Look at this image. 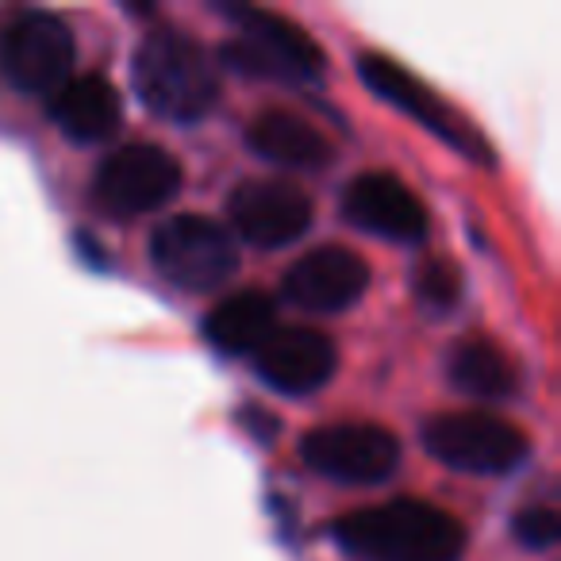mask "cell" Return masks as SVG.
Instances as JSON below:
<instances>
[{
    "label": "cell",
    "instance_id": "2e32d148",
    "mask_svg": "<svg viewBox=\"0 0 561 561\" xmlns=\"http://www.w3.org/2000/svg\"><path fill=\"white\" fill-rule=\"evenodd\" d=\"M201 331L219 354L231 358L257 354V346L277 331V300L265 297L262 289H239L204 316Z\"/></svg>",
    "mask_w": 561,
    "mask_h": 561
},
{
    "label": "cell",
    "instance_id": "7c38bea8",
    "mask_svg": "<svg viewBox=\"0 0 561 561\" xmlns=\"http://www.w3.org/2000/svg\"><path fill=\"white\" fill-rule=\"evenodd\" d=\"M343 216L351 219L358 231L377 234V239L400 242V247H415L427 239L431 216L423 201L397 178V173H358L343 193Z\"/></svg>",
    "mask_w": 561,
    "mask_h": 561
},
{
    "label": "cell",
    "instance_id": "ac0fdd59",
    "mask_svg": "<svg viewBox=\"0 0 561 561\" xmlns=\"http://www.w3.org/2000/svg\"><path fill=\"white\" fill-rule=\"evenodd\" d=\"M412 285H415V300L427 312H450L461 297V273L450 257H427V262H420Z\"/></svg>",
    "mask_w": 561,
    "mask_h": 561
},
{
    "label": "cell",
    "instance_id": "5b68a950",
    "mask_svg": "<svg viewBox=\"0 0 561 561\" xmlns=\"http://www.w3.org/2000/svg\"><path fill=\"white\" fill-rule=\"evenodd\" d=\"M73 62H78V39L55 12H20L0 35V73L24 96L50 101L73 78Z\"/></svg>",
    "mask_w": 561,
    "mask_h": 561
},
{
    "label": "cell",
    "instance_id": "3957f363",
    "mask_svg": "<svg viewBox=\"0 0 561 561\" xmlns=\"http://www.w3.org/2000/svg\"><path fill=\"white\" fill-rule=\"evenodd\" d=\"M224 12L234 20V35L219 47V62L227 70L300 85L323 78V50L300 24L254 4H224Z\"/></svg>",
    "mask_w": 561,
    "mask_h": 561
},
{
    "label": "cell",
    "instance_id": "6da1fadb",
    "mask_svg": "<svg viewBox=\"0 0 561 561\" xmlns=\"http://www.w3.org/2000/svg\"><path fill=\"white\" fill-rule=\"evenodd\" d=\"M335 542L358 561H461L466 527L423 500L362 507L331 527Z\"/></svg>",
    "mask_w": 561,
    "mask_h": 561
},
{
    "label": "cell",
    "instance_id": "ba28073f",
    "mask_svg": "<svg viewBox=\"0 0 561 561\" xmlns=\"http://www.w3.org/2000/svg\"><path fill=\"white\" fill-rule=\"evenodd\" d=\"M300 458L328 481L381 484L400 466V438L374 423H331L300 438Z\"/></svg>",
    "mask_w": 561,
    "mask_h": 561
},
{
    "label": "cell",
    "instance_id": "9a60e30c",
    "mask_svg": "<svg viewBox=\"0 0 561 561\" xmlns=\"http://www.w3.org/2000/svg\"><path fill=\"white\" fill-rule=\"evenodd\" d=\"M247 147L257 158H265L273 165H285V170H320V165H328L335 158V147H331L320 127H312L297 112H280V108H270L250 119Z\"/></svg>",
    "mask_w": 561,
    "mask_h": 561
},
{
    "label": "cell",
    "instance_id": "8fae6325",
    "mask_svg": "<svg viewBox=\"0 0 561 561\" xmlns=\"http://www.w3.org/2000/svg\"><path fill=\"white\" fill-rule=\"evenodd\" d=\"M369 289V265L362 254L328 242V247L308 250L305 257L285 270L280 280V297L289 300L300 312L316 316H335L354 308Z\"/></svg>",
    "mask_w": 561,
    "mask_h": 561
},
{
    "label": "cell",
    "instance_id": "7a4b0ae2",
    "mask_svg": "<svg viewBox=\"0 0 561 561\" xmlns=\"http://www.w3.org/2000/svg\"><path fill=\"white\" fill-rule=\"evenodd\" d=\"M131 78L139 101L170 124H201L219 101L216 58L178 27L142 35Z\"/></svg>",
    "mask_w": 561,
    "mask_h": 561
},
{
    "label": "cell",
    "instance_id": "5bb4252c",
    "mask_svg": "<svg viewBox=\"0 0 561 561\" xmlns=\"http://www.w3.org/2000/svg\"><path fill=\"white\" fill-rule=\"evenodd\" d=\"M55 127L73 142H101L116 135L119 119H124V104L108 78L96 73H81L70 78L55 96L47 101Z\"/></svg>",
    "mask_w": 561,
    "mask_h": 561
},
{
    "label": "cell",
    "instance_id": "9c48e42d",
    "mask_svg": "<svg viewBox=\"0 0 561 561\" xmlns=\"http://www.w3.org/2000/svg\"><path fill=\"white\" fill-rule=\"evenodd\" d=\"M358 73L385 104L400 108L404 116L420 119V124L427 127L431 135H438L446 147H454L458 154L473 158V162H489V142L477 135V127L469 124V119H461L458 112L443 101V96L431 93L415 73H408L404 66H397L389 55H374V50L362 55Z\"/></svg>",
    "mask_w": 561,
    "mask_h": 561
},
{
    "label": "cell",
    "instance_id": "277c9868",
    "mask_svg": "<svg viewBox=\"0 0 561 561\" xmlns=\"http://www.w3.org/2000/svg\"><path fill=\"white\" fill-rule=\"evenodd\" d=\"M150 265L181 293H211L239 270V247L224 224L181 211L150 234Z\"/></svg>",
    "mask_w": 561,
    "mask_h": 561
},
{
    "label": "cell",
    "instance_id": "52a82bcc",
    "mask_svg": "<svg viewBox=\"0 0 561 561\" xmlns=\"http://www.w3.org/2000/svg\"><path fill=\"white\" fill-rule=\"evenodd\" d=\"M181 188V165L154 142L112 150L93 173V204L116 219H135L170 204Z\"/></svg>",
    "mask_w": 561,
    "mask_h": 561
},
{
    "label": "cell",
    "instance_id": "8992f818",
    "mask_svg": "<svg viewBox=\"0 0 561 561\" xmlns=\"http://www.w3.org/2000/svg\"><path fill=\"white\" fill-rule=\"evenodd\" d=\"M423 450L454 473L500 477L527 461V435L489 412H446L423 423Z\"/></svg>",
    "mask_w": 561,
    "mask_h": 561
},
{
    "label": "cell",
    "instance_id": "d6986e66",
    "mask_svg": "<svg viewBox=\"0 0 561 561\" xmlns=\"http://www.w3.org/2000/svg\"><path fill=\"white\" fill-rule=\"evenodd\" d=\"M512 530L527 550H550L561 538V515L553 507H523L515 515Z\"/></svg>",
    "mask_w": 561,
    "mask_h": 561
},
{
    "label": "cell",
    "instance_id": "4fadbf2b",
    "mask_svg": "<svg viewBox=\"0 0 561 561\" xmlns=\"http://www.w3.org/2000/svg\"><path fill=\"white\" fill-rule=\"evenodd\" d=\"M254 369L280 397H312L335 377L339 351L323 331L277 328L254 354Z\"/></svg>",
    "mask_w": 561,
    "mask_h": 561
},
{
    "label": "cell",
    "instance_id": "30bf717a",
    "mask_svg": "<svg viewBox=\"0 0 561 561\" xmlns=\"http://www.w3.org/2000/svg\"><path fill=\"white\" fill-rule=\"evenodd\" d=\"M227 216H231V227L239 231L242 242L257 250H277L305 239L316 219V204L293 181L265 178L242 181L227 201Z\"/></svg>",
    "mask_w": 561,
    "mask_h": 561
},
{
    "label": "cell",
    "instance_id": "e0dca14e",
    "mask_svg": "<svg viewBox=\"0 0 561 561\" xmlns=\"http://www.w3.org/2000/svg\"><path fill=\"white\" fill-rule=\"evenodd\" d=\"M446 377L461 397L473 400H512L519 392V366L492 339H458L446 354Z\"/></svg>",
    "mask_w": 561,
    "mask_h": 561
}]
</instances>
